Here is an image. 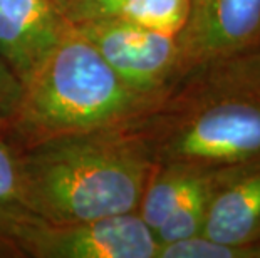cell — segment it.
Masks as SVG:
<instances>
[{
  "mask_svg": "<svg viewBox=\"0 0 260 258\" xmlns=\"http://www.w3.org/2000/svg\"><path fill=\"white\" fill-rule=\"evenodd\" d=\"M138 128L154 163H260V47L190 70Z\"/></svg>",
  "mask_w": 260,
  "mask_h": 258,
  "instance_id": "obj_1",
  "label": "cell"
},
{
  "mask_svg": "<svg viewBox=\"0 0 260 258\" xmlns=\"http://www.w3.org/2000/svg\"><path fill=\"white\" fill-rule=\"evenodd\" d=\"M19 166L32 213L76 223L138 211L154 159L136 124L19 151Z\"/></svg>",
  "mask_w": 260,
  "mask_h": 258,
  "instance_id": "obj_2",
  "label": "cell"
},
{
  "mask_svg": "<svg viewBox=\"0 0 260 258\" xmlns=\"http://www.w3.org/2000/svg\"><path fill=\"white\" fill-rule=\"evenodd\" d=\"M168 94L131 87L71 27L24 84L7 141L24 151L49 141L129 128L156 111Z\"/></svg>",
  "mask_w": 260,
  "mask_h": 258,
  "instance_id": "obj_3",
  "label": "cell"
},
{
  "mask_svg": "<svg viewBox=\"0 0 260 258\" xmlns=\"http://www.w3.org/2000/svg\"><path fill=\"white\" fill-rule=\"evenodd\" d=\"M156 235L138 213L87 222L49 223L41 218L22 245L27 258H156Z\"/></svg>",
  "mask_w": 260,
  "mask_h": 258,
  "instance_id": "obj_4",
  "label": "cell"
},
{
  "mask_svg": "<svg viewBox=\"0 0 260 258\" xmlns=\"http://www.w3.org/2000/svg\"><path fill=\"white\" fill-rule=\"evenodd\" d=\"M131 87L168 94L178 82L180 49L168 35L119 15L76 27Z\"/></svg>",
  "mask_w": 260,
  "mask_h": 258,
  "instance_id": "obj_5",
  "label": "cell"
},
{
  "mask_svg": "<svg viewBox=\"0 0 260 258\" xmlns=\"http://www.w3.org/2000/svg\"><path fill=\"white\" fill-rule=\"evenodd\" d=\"M176 41L178 81L213 59L260 47V0H193Z\"/></svg>",
  "mask_w": 260,
  "mask_h": 258,
  "instance_id": "obj_6",
  "label": "cell"
},
{
  "mask_svg": "<svg viewBox=\"0 0 260 258\" xmlns=\"http://www.w3.org/2000/svg\"><path fill=\"white\" fill-rule=\"evenodd\" d=\"M71 27L51 0H0V57L25 84Z\"/></svg>",
  "mask_w": 260,
  "mask_h": 258,
  "instance_id": "obj_7",
  "label": "cell"
},
{
  "mask_svg": "<svg viewBox=\"0 0 260 258\" xmlns=\"http://www.w3.org/2000/svg\"><path fill=\"white\" fill-rule=\"evenodd\" d=\"M202 235L235 246L260 241V163L237 164L220 183Z\"/></svg>",
  "mask_w": 260,
  "mask_h": 258,
  "instance_id": "obj_8",
  "label": "cell"
},
{
  "mask_svg": "<svg viewBox=\"0 0 260 258\" xmlns=\"http://www.w3.org/2000/svg\"><path fill=\"white\" fill-rule=\"evenodd\" d=\"M39 219L24 198L19 151L0 138V256H22V245Z\"/></svg>",
  "mask_w": 260,
  "mask_h": 258,
  "instance_id": "obj_9",
  "label": "cell"
},
{
  "mask_svg": "<svg viewBox=\"0 0 260 258\" xmlns=\"http://www.w3.org/2000/svg\"><path fill=\"white\" fill-rule=\"evenodd\" d=\"M212 171L213 168L188 163H154L136 213L156 232L178 203Z\"/></svg>",
  "mask_w": 260,
  "mask_h": 258,
  "instance_id": "obj_10",
  "label": "cell"
},
{
  "mask_svg": "<svg viewBox=\"0 0 260 258\" xmlns=\"http://www.w3.org/2000/svg\"><path fill=\"white\" fill-rule=\"evenodd\" d=\"M237 166H217L208 174V178L191 190L183 200L178 203V206L170 213V216L161 223L154 235L159 245L178 241L185 238L197 237L203 232V225L207 219V211L210 200L218 188L220 183L229 176V173Z\"/></svg>",
  "mask_w": 260,
  "mask_h": 258,
  "instance_id": "obj_11",
  "label": "cell"
},
{
  "mask_svg": "<svg viewBox=\"0 0 260 258\" xmlns=\"http://www.w3.org/2000/svg\"><path fill=\"white\" fill-rule=\"evenodd\" d=\"M193 0H124L119 17L146 29L176 35L190 17Z\"/></svg>",
  "mask_w": 260,
  "mask_h": 258,
  "instance_id": "obj_12",
  "label": "cell"
},
{
  "mask_svg": "<svg viewBox=\"0 0 260 258\" xmlns=\"http://www.w3.org/2000/svg\"><path fill=\"white\" fill-rule=\"evenodd\" d=\"M156 258H252L250 246L226 245L205 235L159 245Z\"/></svg>",
  "mask_w": 260,
  "mask_h": 258,
  "instance_id": "obj_13",
  "label": "cell"
},
{
  "mask_svg": "<svg viewBox=\"0 0 260 258\" xmlns=\"http://www.w3.org/2000/svg\"><path fill=\"white\" fill-rule=\"evenodd\" d=\"M73 27L116 17L124 0H51Z\"/></svg>",
  "mask_w": 260,
  "mask_h": 258,
  "instance_id": "obj_14",
  "label": "cell"
},
{
  "mask_svg": "<svg viewBox=\"0 0 260 258\" xmlns=\"http://www.w3.org/2000/svg\"><path fill=\"white\" fill-rule=\"evenodd\" d=\"M24 84L9 64L0 57V138L7 139L19 109Z\"/></svg>",
  "mask_w": 260,
  "mask_h": 258,
  "instance_id": "obj_15",
  "label": "cell"
},
{
  "mask_svg": "<svg viewBox=\"0 0 260 258\" xmlns=\"http://www.w3.org/2000/svg\"><path fill=\"white\" fill-rule=\"evenodd\" d=\"M250 251H252V258H260V241L250 245Z\"/></svg>",
  "mask_w": 260,
  "mask_h": 258,
  "instance_id": "obj_16",
  "label": "cell"
}]
</instances>
